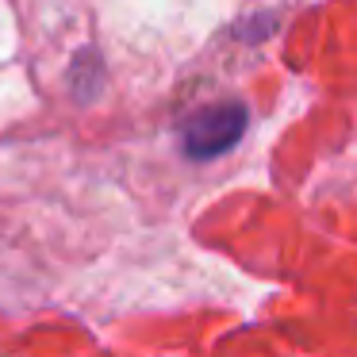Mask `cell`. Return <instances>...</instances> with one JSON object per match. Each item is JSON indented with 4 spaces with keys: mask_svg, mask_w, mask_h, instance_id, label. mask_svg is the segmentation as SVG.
Listing matches in <instances>:
<instances>
[{
    "mask_svg": "<svg viewBox=\"0 0 357 357\" xmlns=\"http://www.w3.org/2000/svg\"><path fill=\"white\" fill-rule=\"evenodd\" d=\"M250 127V112L242 100H219L200 108L185 127H181V146L196 162H211V158L227 154L238 146V139Z\"/></svg>",
    "mask_w": 357,
    "mask_h": 357,
    "instance_id": "obj_1",
    "label": "cell"
}]
</instances>
